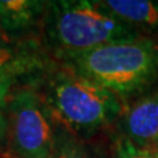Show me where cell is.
<instances>
[{"label": "cell", "mask_w": 158, "mask_h": 158, "mask_svg": "<svg viewBox=\"0 0 158 158\" xmlns=\"http://www.w3.org/2000/svg\"><path fill=\"white\" fill-rule=\"evenodd\" d=\"M15 83H16L15 79L0 75V111L2 112L6 111L9 95L15 88Z\"/></svg>", "instance_id": "8fae6325"}, {"label": "cell", "mask_w": 158, "mask_h": 158, "mask_svg": "<svg viewBox=\"0 0 158 158\" xmlns=\"http://www.w3.org/2000/svg\"><path fill=\"white\" fill-rule=\"evenodd\" d=\"M48 158H91L81 136L54 120V141Z\"/></svg>", "instance_id": "9c48e42d"}, {"label": "cell", "mask_w": 158, "mask_h": 158, "mask_svg": "<svg viewBox=\"0 0 158 158\" xmlns=\"http://www.w3.org/2000/svg\"><path fill=\"white\" fill-rule=\"evenodd\" d=\"M53 65L37 40H0V75L17 81L32 79Z\"/></svg>", "instance_id": "8992f818"}, {"label": "cell", "mask_w": 158, "mask_h": 158, "mask_svg": "<svg viewBox=\"0 0 158 158\" xmlns=\"http://www.w3.org/2000/svg\"><path fill=\"white\" fill-rule=\"evenodd\" d=\"M42 96L53 120L78 136L92 135L118 120L124 103L107 88L63 65H52L29 79Z\"/></svg>", "instance_id": "7a4b0ae2"}, {"label": "cell", "mask_w": 158, "mask_h": 158, "mask_svg": "<svg viewBox=\"0 0 158 158\" xmlns=\"http://www.w3.org/2000/svg\"><path fill=\"white\" fill-rule=\"evenodd\" d=\"M118 135L138 146H158V87L124 107L117 120Z\"/></svg>", "instance_id": "5b68a950"}, {"label": "cell", "mask_w": 158, "mask_h": 158, "mask_svg": "<svg viewBox=\"0 0 158 158\" xmlns=\"http://www.w3.org/2000/svg\"><path fill=\"white\" fill-rule=\"evenodd\" d=\"M54 58L115 94L124 104L158 87V38L142 37Z\"/></svg>", "instance_id": "6da1fadb"}, {"label": "cell", "mask_w": 158, "mask_h": 158, "mask_svg": "<svg viewBox=\"0 0 158 158\" xmlns=\"http://www.w3.org/2000/svg\"><path fill=\"white\" fill-rule=\"evenodd\" d=\"M112 158H158V146H138L127 137L118 135L113 144Z\"/></svg>", "instance_id": "30bf717a"}, {"label": "cell", "mask_w": 158, "mask_h": 158, "mask_svg": "<svg viewBox=\"0 0 158 158\" xmlns=\"http://www.w3.org/2000/svg\"><path fill=\"white\" fill-rule=\"evenodd\" d=\"M7 145V120L4 112L0 111V145Z\"/></svg>", "instance_id": "7c38bea8"}, {"label": "cell", "mask_w": 158, "mask_h": 158, "mask_svg": "<svg viewBox=\"0 0 158 158\" xmlns=\"http://www.w3.org/2000/svg\"><path fill=\"white\" fill-rule=\"evenodd\" d=\"M99 3L142 37L158 38V2L156 0H99Z\"/></svg>", "instance_id": "ba28073f"}, {"label": "cell", "mask_w": 158, "mask_h": 158, "mask_svg": "<svg viewBox=\"0 0 158 158\" xmlns=\"http://www.w3.org/2000/svg\"><path fill=\"white\" fill-rule=\"evenodd\" d=\"M7 145L15 158H48L54 141V120L32 83L15 87L4 111Z\"/></svg>", "instance_id": "277c9868"}, {"label": "cell", "mask_w": 158, "mask_h": 158, "mask_svg": "<svg viewBox=\"0 0 158 158\" xmlns=\"http://www.w3.org/2000/svg\"><path fill=\"white\" fill-rule=\"evenodd\" d=\"M0 40H7L6 37H4V34H3V32H2V29H0Z\"/></svg>", "instance_id": "4fadbf2b"}, {"label": "cell", "mask_w": 158, "mask_h": 158, "mask_svg": "<svg viewBox=\"0 0 158 158\" xmlns=\"http://www.w3.org/2000/svg\"><path fill=\"white\" fill-rule=\"evenodd\" d=\"M48 2L42 0H0V29L11 41L34 40L32 34L41 29Z\"/></svg>", "instance_id": "52a82bcc"}, {"label": "cell", "mask_w": 158, "mask_h": 158, "mask_svg": "<svg viewBox=\"0 0 158 158\" xmlns=\"http://www.w3.org/2000/svg\"><path fill=\"white\" fill-rule=\"evenodd\" d=\"M42 34L54 56L142 38L140 33L103 8L99 0L48 2Z\"/></svg>", "instance_id": "3957f363"}]
</instances>
